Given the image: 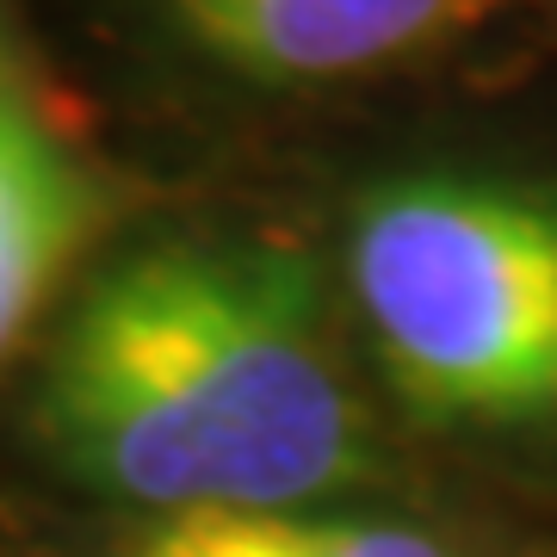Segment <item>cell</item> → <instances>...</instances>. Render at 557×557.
Masks as SVG:
<instances>
[{"instance_id":"3957f363","label":"cell","mask_w":557,"mask_h":557,"mask_svg":"<svg viewBox=\"0 0 557 557\" xmlns=\"http://www.w3.org/2000/svg\"><path fill=\"white\" fill-rule=\"evenodd\" d=\"M471 0H156L186 50L255 87H322L416 57Z\"/></svg>"},{"instance_id":"6da1fadb","label":"cell","mask_w":557,"mask_h":557,"mask_svg":"<svg viewBox=\"0 0 557 557\" xmlns=\"http://www.w3.org/2000/svg\"><path fill=\"white\" fill-rule=\"evenodd\" d=\"M38 440L161 520L298 515L366 478V416L292 248L174 236L106 267L38 379Z\"/></svg>"},{"instance_id":"7a4b0ae2","label":"cell","mask_w":557,"mask_h":557,"mask_svg":"<svg viewBox=\"0 0 557 557\" xmlns=\"http://www.w3.org/2000/svg\"><path fill=\"white\" fill-rule=\"evenodd\" d=\"M347 298L409 416L557 421V193L502 174L379 180L347 223Z\"/></svg>"},{"instance_id":"5b68a950","label":"cell","mask_w":557,"mask_h":557,"mask_svg":"<svg viewBox=\"0 0 557 557\" xmlns=\"http://www.w3.org/2000/svg\"><path fill=\"white\" fill-rule=\"evenodd\" d=\"M199 557H458L440 539L384 527L354 515H211V520H161Z\"/></svg>"},{"instance_id":"8992f818","label":"cell","mask_w":557,"mask_h":557,"mask_svg":"<svg viewBox=\"0 0 557 557\" xmlns=\"http://www.w3.org/2000/svg\"><path fill=\"white\" fill-rule=\"evenodd\" d=\"M124 557H199V552H186V545H180V539L168 533V527H156V533L137 539V545H131Z\"/></svg>"},{"instance_id":"277c9868","label":"cell","mask_w":557,"mask_h":557,"mask_svg":"<svg viewBox=\"0 0 557 557\" xmlns=\"http://www.w3.org/2000/svg\"><path fill=\"white\" fill-rule=\"evenodd\" d=\"M100 180L57 124L0 7V366L69 278L75 255L100 230Z\"/></svg>"}]
</instances>
